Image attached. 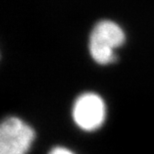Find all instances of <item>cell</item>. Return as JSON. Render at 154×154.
I'll return each mask as SVG.
<instances>
[{
	"label": "cell",
	"mask_w": 154,
	"mask_h": 154,
	"mask_svg": "<svg viewBox=\"0 0 154 154\" xmlns=\"http://www.w3.org/2000/svg\"><path fill=\"white\" fill-rule=\"evenodd\" d=\"M48 154H75L73 151H71L70 149L66 148V147H62V146H57L54 147L50 150V152Z\"/></svg>",
	"instance_id": "obj_4"
},
{
	"label": "cell",
	"mask_w": 154,
	"mask_h": 154,
	"mask_svg": "<svg viewBox=\"0 0 154 154\" xmlns=\"http://www.w3.org/2000/svg\"><path fill=\"white\" fill-rule=\"evenodd\" d=\"M106 117L105 102L93 92L80 94L73 103L72 118L80 129L87 132L94 131L103 125Z\"/></svg>",
	"instance_id": "obj_3"
},
{
	"label": "cell",
	"mask_w": 154,
	"mask_h": 154,
	"mask_svg": "<svg viewBox=\"0 0 154 154\" xmlns=\"http://www.w3.org/2000/svg\"><path fill=\"white\" fill-rule=\"evenodd\" d=\"M34 138L29 124L18 117H8L0 126V154H27Z\"/></svg>",
	"instance_id": "obj_2"
},
{
	"label": "cell",
	"mask_w": 154,
	"mask_h": 154,
	"mask_svg": "<svg viewBox=\"0 0 154 154\" xmlns=\"http://www.w3.org/2000/svg\"><path fill=\"white\" fill-rule=\"evenodd\" d=\"M125 42V33L114 21L101 20L94 25L89 36V52L93 60L101 65L116 60L115 50Z\"/></svg>",
	"instance_id": "obj_1"
}]
</instances>
